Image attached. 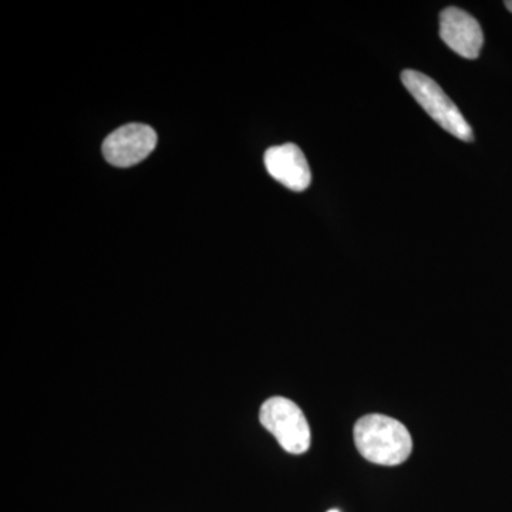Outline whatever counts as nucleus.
Listing matches in <instances>:
<instances>
[{"instance_id": "f257e3e1", "label": "nucleus", "mask_w": 512, "mask_h": 512, "mask_svg": "<svg viewBox=\"0 0 512 512\" xmlns=\"http://www.w3.org/2000/svg\"><path fill=\"white\" fill-rule=\"evenodd\" d=\"M359 453L379 466H399L412 453L409 430L400 421L383 414H369L357 421L353 430Z\"/></svg>"}, {"instance_id": "f03ea898", "label": "nucleus", "mask_w": 512, "mask_h": 512, "mask_svg": "<svg viewBox=\"0 0 512 512\" xmlns=\"http://www.w3.org/2000/svg\"><path fill=\"white\" fill-rule=\"evenodd\" d=\"M402 82L414 100L447 133L453 134L458 140L467 141V143L474 140L473 128L464 119L454 101L433 79L426 74L416 72V70H404Z\"/></svg>"}, {"instance_id": "7ed1b4c3", "label": "nucleus", "mask_w": 512, "mask_h": 512, "mask_svg": "<svg viewBox=\"0 0 512 512\" xmlns=\"http://www.w3.org/2000/svg\"><path fill=\"white\" fill-rule=\"evenodd\" d=\"M259 420L288 453L303 454L311 447V427L292 400L285 397L266 400L259 412Z\"/></svg>"}, {"instance_id": "20e7f679", "label": "nucleus", "mask_w": 512, "mask_h": 512, "mask_svg": "<svg viewBox=\"0 0 512 512\" xmlns=\"http://www.w3.org/2000/svg\"><path fill=\"white\" fill-rule=\"evenodd\" d=\"M157 146V133L146 124L117 128L103 143V156L114 167H133L146 160Z\"/></svg>"}, {"instance_id": "39448f33", "label": "nucleus", "mask_w": 512, "mask_h": 512, "mask_svg": "<svg viewBox=\"0 0 512 512\" xmlns=\"http://www.w3.org/2000/svg\"><path fill=\"white\" fill-rule=\"evenodd\" d=\"M440 36L457 55L477 59L484 45L483 30L476 18L458 8H447L440 15Z\"/></svg>"}, {"instance_id": "423d86ee", "label": "nucleus", "mask_w": 512, "mask_h": 512, "mask_svg": "<svg viewBox=\"0 0 512 512\" xmlns=\"http://www.w3.org/2000/svg\"><path fill=\"white\" fill-rule=\"evenodd\" d=\"M264 161L269 175L289 190L301 192L311 185L312 173L308 160L295 144L269 148Z\"/></svg>"}, {"instance_id": "0eeeda50", "label": "nucleus", "mask_w": 512, "mask_h": 512, "mask_svg": "<svg viewBox=\"0 0 512 512\" xmlns=\"http://www.w3.org/2000/svg\"><path fill=\"white\" fill-rule=\"evenodd\" d=\"M505 5V8H507L508 10H510V12H512V0H507V2L504 3Z\"/></svg>"}, {"instance_id": "6e6552de", "label": "nucleus", "mask_w": 512, "mask_h": 512, "mask_svg": "<svg viewBox=\"0 0 512 512\" xmlns=\"http://www.w3.org/2000/svg\"><path fill=\"white\" fill-rule=\"evenodd\" d=\"M328 512H339L338 510H330Z\"/></svg>"}]
</instances>
